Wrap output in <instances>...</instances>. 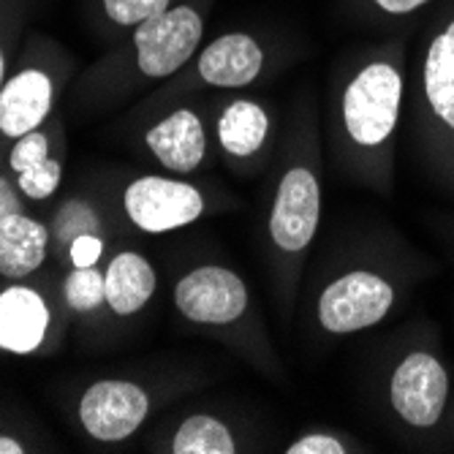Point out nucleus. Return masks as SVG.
Masks as SVG:
<instances>
[{
	"mask_svg": "<svg viewBox=\"0 0 454 454\" xmlns=\"http://www.w3.org/2000/svg\"><path fill=\"white\" fill-rule=\"evenodd\" d=\"M408 96V41L362 47L335 79L326 137L338 169L381 196L395 193V153Z\"/></svg>",
	"mask_w": 454,
	"mask_h": 454,
	"instance_id": "nucleus-1",
	"label": "nucleus"
},
{
	"mask_svg": "<svg viewBox=\"0 0 454 454\" xmlns=\"http://www.w3.org/2000/svg\"><path fill=\"white\" fill-rule=\"evenodd\" d=\"M324 210L321 126L313 104H300L283 137L280 169L267 207V264L280 318L294 316L300 278Z\"/></svg>",
	"mask_w": 454,
	"mask_h": 454,
	"instance_id": "nucleus-2",
	"label": "nucleus"
},
{
	"mask_svg": "<svg viewBox=\"0 0 454 454\" xmlns=\"http://www.w3.org/2000/svg\"><path fill=\"white\" fill-rule=\"evenodd\" d=\"M403 120L422 175L454 199V0H443L425 25Z\"/></svg>",
	"mask_w": 454,
	"mask_h": 454,
	"instance_id": "nucleus-3",
	"label": "nucleus"
},
{
	"mask_svg": "<svg viewBox=\"0 0 454 454\" xmlns=\"http://www.w3.org/2000/svg\"><path fill=\"white\" fill-rule=\"evenodd\" d=\"M175 308L193 326L210 329L254 359V364H275L267 329L254 310V297L245 278L226 264H199L175 283Z\"/></svg>",
	"mask_w": 454,
	"mask_h": 454,
	"instance_id": "nucleus-4",
	"label": "nucleus"
},
{
	"mask_svg": "<svg viewBox=\"0 0 454 454\" xmlns=\"http://www.w3.org/2000/svg\"><path fill=\"white\" fill-rule=\"evenodd\" d=\"M213 0H180L160 17L131 30L126 55L120 60L145 82L172 79L204 44Z\"/></svg>",
	"mask_w": 454,
	"mask_h": 454,
	"instance_id": "nucleus-5",
	"label": "nucleus"
},
{
	"mask_svg": "<svg viewBox=\"0 0 454 454\" xmlns=\"http://www.w3.org/2000/svg\"><path fill=\"white\" fill-rule=\"evenodd\" d=\"M403 288L395 272L359 264L338 272L316 297V324L326 335H356L392 316Z\"/></svg>",
	"mask_w": 454,
	"mask_h": 454,
	"instance_id": "nucleus-6",
	"label": "nucleus"
},
{
	"mask_svg": "<svg viewBox=\"0 0 454 454\" xmlns=\"http://www.w3.org/2000/svg\"><path fill=\"white\" fill-rule=\"evenodd\" d=\"M275 55L264 41L247 30H229L201 44L193 60L172 76L169 98H183L199 90L239 93L256 85L275 66Z\"/></svg>",
	"mask_w": 454,
	"mask_h": 454,
	"instance_id": "nucleus-7",
	"label": "nucleus"
},
{
	"mask_svg": "<svg viewBox=\"0 0 454 454\" xmlns=\"http://www.w3.org/2000/svg\"><path fill=\"white\" fill-rule=\"evenodd\" d=\"M387 403L408 430H438L451 408V376L441 354L430 346L405 348L389 370Z\"/></svg>",
	"mask_w": 454,
	"mask_h": 454,
	"instance_id": "nucleus-8",
	"label": "nucleus"
},
{
	"mask_svg": "<svg viewBox=\"0 0 454 454\" xmlns=\"http://www.w3.org/2000/svg\"><path fill=\"white\" fill-rule=\"evenodd\" d=\"M122 210L145 234H167L196 223L210 213V201L193 183L145 175L122 193Z\"/></svg>",
	"mask_w": 454,
	"mask_h": 454,
	"instance_id": "nucleus-9",
	"label": "nucleus"
},
{
	"mask_svg": "<svg viewBox=\"0 0 454 454\" xmlns=\"http://www.w3.org/2000/svg\"><path fill=\"white\" fill-rule=\"evenodd\" d=\"M150 414V395L126 379H104L79 397V425L101 443L131 438Z\"/></svg>",
	"mask_w": 454,
	"mask_h": 454,
	"instance_id": "nucleus-10",
	"label": "nucleus"
},
{
	"mask_svg": "<svg viewBox=\"0 0 454 454\" xmlns=\"http://www.w3.org/2000/svg\"><path fill=\"white\" fill-rule=\"evenodd\" d=\"M58 96L55 74L41 63L27 60L17 71L6 74L0 88V134L6 139H20L47 122Z\"/></svg>",
	"mask_w": 454,
	"mask_h": 454,
	"instance_id": "nucleus-11",
	"label": "nucleus"
},
{
	"mask_svg": "<svg viewBox=\"0 0 454 454\" xmlns=\"http://www.w3.org/2000/svg\"><path fill=\"white\" fill-rule=\"evenodd\" d=\"M272 112L262 98L237 93L215 106V142L231 169L262 160L272 142Z\"/></svg>",
	"mask_w": 454,
	"mask_h": 454,
	"instance_id": "nucleus-12",
	"label": "nucleus"
},
{
	"mask_svg": "<svg viewBox=\"0 0 454 454\" xmlns=\"http://www.w3.org/2000/svg\"><path fill=\"white\" fill-rule=\"evenodd\" d=\"M147 150L172 175H193L204 167L210 153L207 126L193 106H177L163 114L145 134Z\"/></svg>",
	"mask_w": 454,
	"mask_h": 454,
	"instance_id": "nucleus-13",
	"label": "nucleus"
},
{
	"mask_svg": "<svg viewBox=\"0 0 454 454\" xmlns=\"http://www.w3.org/2000/svg\"><path fill=\"white\" fill-rule=\"evenodd\" d=\"M50 305L35 288L20 280L0 292V348L9 354H33L50 333Z\"/></svg>",
	"mask_w": 454,
	"mask_h": 454,
	"instance_id": "nucleus-14",
	"label": "nucleus"
},
{
	"mask_svg": "<svg viewBox=\"0 0 454 454\" xmlns=\"http://www.w3.org/2000/svg\"><path fill=\"white\" fill-rule=\"evenodd\" d=\"M50 242V229L25 213L0 218V275L6 280H22L33 275L44 264Z\"/></svg>",
	"mask_w": 454,
	"mask_h": 454,
	"instance_id": "nucleus-15",
	"label": "nucleus"
},
{
	"mask_svg": "<svg viewBox=\"0 0 454 454\" xmlns=\"http://www.w3.org/2000/svg\"><path fill=\"white\" fill-rule=\"evenodd\" d=\"M106 305L114 316L139 313L155 294L158 272L137 251H122L106 264Z\"/></svg>",
	"mask_w": 454,
	"mask_h": 454,
	"instance_id": "nucleus-16",
	"label": "nucleus"
},
{
	"mask_svg": "<svg viewBox=\"0 0 454 454\" xmlns=\"http://www.w3.org/2000/svg\"><path fill=\"white\" fill-rule=\"evenodd\" d=\"M172 454H237L242 451L239 438L223 422L221 417L213 414H191L185 417L172 441H169Z\"/></svg>",
	"mask_w": 454,
	"mask_h": 454,
	"instance_id": "nucleus-17",
	"label": "nucleus"
},
{
	"mask_svg": "<svg viewBox=\"0 0 454 454\" xmlns=\"http://www.w3.org/2000/svg\"><path fill=\"white\" fill-rule=\"evenodd\" d=\"M101 231V218L93 210V204L85 199H66L52 221L50 237L58 247H68L79 234H98Z\"/></svg>",
	"mask_w": 454,
	"mask_h": 454,
	"instance_id": "nucleus-18",
	"label": "nucleus"
},
{
	"mask_svg": "<svg viewBox=\"0 0 454 454\" xmlns=\"http://www.w3.org/2000/svg\"><path fill=\"white\" fill-rule=\"evenodd\" d=\"M63 297L71 310L90 313L106 302V278L98 267H74L63 280Z\"/></svg>",
	"mask_w": 454,
	"mask_h": 454,
	"instance_id": "nucleus-19",
	"label": "nucleus"
},
{
	"mask_svg": "<svg viewBox=\"0 0 454 454\" xmlns=\"http://www.w3.org/2000/svg\"><path fill=\"white\" fill-rule=\"evenodd\" d=\"M177 4L180 0H98V9L106 25L131 33L134 27L160 17Z\"/></svg>",
	"mask_w": 454,
	"mask_h": 454,
	"instance_id": "nucleus-20",
	"label": "nucleus"
},
{
	"mask_svg": "<svg viewBox=\"0 0 454 454\" xmlns=\"http://www.w3.org/2000/svg\"><path fill=\"white\" fill-rule=\"evenodd\" d=\"M63 180V163L58 158H50L38 167H30L25 172L17 175V188L22 196L33 199V201H44L50 196H55V191L60 188Z\"/></svg>",
	"mask_w": 454,
	"mask_h": 454,
	"instance_id": "nucleus-21",
	"label": "nucleus"
},
{
	"mask_svg": "<svg viewBox=\"0 0 454 454\" xmlns=\"http://www.w3.org/2000/svg\"><path fill=\"white\" fill-rule=\"evenodd\" d=\"M286 454H354V451H364L356 441H351L348 435H338L329 430H310L300 438H294L283 449Z\"/></svg>",
	"mask_w": 454,
	"mask_h": 454,
	"instance_id": "nucleus-22",
	"label": "nucleus"
},
{
	"mask_svg": "<svg viewBox=\"0 0 454 454\" xmlns=\"http://www.w3.org/2000/svg\"><path fill=\"white\" fill-rule=\"evenodd\" d=\"M50 158H52L50 155V137L41 129H35V131L17 139V145L12 147V155H9V167L14 175H20V172L38 167V163H44Z\"/></svg>",
	"mask_w": 454,
	"mask_h": 454,
	"instance_id": "nucleus-23",
	"label": "nucleus"
},
{
	"mask_svg": "<svg viewBox=\"0 0 454 454\" xmlns=\"http://www.w3.org/2000/svg\"><path fill=\"white\" fill-rule=\"evenodd\" d=\"M430 4L433 0H362L364 12H370L373 17H381V20H403V17L422 12Z\"/></svg>",
	"mask_w": 454,
	"mask_h": 454,
	"instance_id": "nucleus-24",
	"label": "nucleus"
},
{
	"mask_svg": "<svg viewBox=\"0 0 454 454\" xmlns=\"http://www.w3.org/2000/svg\"><path fill=\"white\" fill-rule=\"evenodd\" d=\"M104 254V239L101 234H79L68 245V259L71 267H96Z\"/></svg>",
	"mask_w": 454,
	"mask_h": 454,
	"instance_id": "nucleus-25",
	"label": "nucleus"
},
{
	"mask_svg": "<svg viewBox=\"0 0 454 454\" xmlns=\"http://www.w3.org/2000/svg\"><path fill=\"white\" fill-rule=\"evenodd\" d=\"M20 210L22 207H20V199H17L14 188L9 185V180L0 177V218H6L12 213H20Z\"/></svg>",
	"mask_w": 454,
	"mask_h": 454,
	"instance_id": "nucleus-26",
	"label": "nucleus"
},
{
	"mask_svg": "<svg viewBox=\"0 0 454 454\" xmlns=\"http://www.w3.org/2000/svg\"><path fill=\"white\" fill-rule=\"evenodd\" d=\"M27 451L25 443L20 438H12V435H0V454H22Z\"/></svg>",
	"mask_w": 454,
	"mask_h": 454,
	"instance_id": "nucleus-27",
	"label": "nucleus"
},
{
	"mask_svg": "<svg viewBox=\"0 0 454 454\" xmlns=\"http://www.w3.org/2000/svg\"><path fill=\"white\" fill-rule=\"evenodd\" d=\"M449 427H451V435H454V405L449 408Z\"/></svg>",
	"mask_w": 454,
	"mask_h": 454,
	"instance_id": "nucleus-28",
	"label": "nucleus"
}]
</instances>
